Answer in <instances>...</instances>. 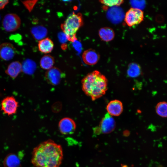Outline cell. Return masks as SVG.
<instances>
[{
	"instance_id": "obj_1",
	"label": "cell",
	"mask_w": 167,
	"mask_h": 167,
	"mask_svg": "<svg viewBox=\"0 0 167 167\" xmlns=\"http://www.w3.org/2000/svg\"><path fill=\"white\" fill-rule=\"evenodd\" d=\"M63 159L62 146L49 139L34 148L31 161L35 167H59Z\"/></svg>"
},
{
	"instance_id": "obj_2",
	"label": "cell",
	"mask_w": 167,
	"mask_h": 167,
	"mask_svg": "<svg viewBox=\"0 0 167 167\" xmlns=\"http://www.w3.org/2000/svg\"><path fill=\"white\" fill-rule=\"evenodd\" d=\"M81 83L83 91L93 101L103 96L107 90V78L97 71L87 74Z\"/></svg>"
},
{
	"instance_id": "obj_3",
	"label": "cell",
	"mask_w": 167,
	"mask_h": 167,
	"mask_svg": "<svg viewBox=\"0 0 167 167\" xmlns=\"http://www.w3.org/2000/svg\"><path fill=\"white\" fill-rule=\"evenodd\" d=\"M83 24L82 15L73 12L61 25L63 32L66 35L68 40L73 42L77 40L76 33Z\"/></svg>"
},
{
	"instance_id": "obj_4",
	"label": "cell",
	"mask_w": 167,
	"mask_h": 167,
	"mask_svg": "<svg viewBox=\"0 0 167 167\" xmlns=\"http://www.w3.org/2000/svg\"><path fill=\"white\" fill-rule=\"evenodd\" d=\"M143 12L141 10L131 8L126 12L125 16V21L127 25L131 27L141 23L143 19Z\"/></svg>"
},
{
	"instance_id": "obj_5",
	"label": "cell",
	"mask_w": 167,
	"mask_h": 167,
	"mask_svg": "<svg viewBox=\"0 0 167 167\" xmlns=\"http://www.w3.org/2000/svg\"><path fill=\"white\" fill-rule=\"evenodd\" d=\"M21 19L17 15L10 13L5 15L3 19L2 25L4 29L8 32L16 31L21 24Z\"/></svg>"
},
{
	"instance_id": "obj_6",
	"label": "cell",
	"mask_w": 167,
	"mask_h": 167,
	"mask_svg": "<svg viewBox=\"0 0 167 167\" xmlns=\"http://www.w3.org/2000/svg\"><path fill=\"white\" fill-rule=\"evenodd\" d=\"M1 109L8 116L15 114L19 106L18 102L13 96H8L4 98L1 102Z\"/></svg>"
},
{
	"instance_id": "obj_7",
	"label": "cell",
	"mask_w": 167,
	"mask_h": 167,
	"mask_svg": "<svg viewBox=\"0 0 167 167\" xmlns=\"http://www.w3.org/2000/svg\"><path fill=\"white\" fill-rule=\"evenodd\" d=\"M58 126L60 133L64 135L73 134L76 129V124L75 121L68 117L62 119L59 122Z\"/></svg>"
},
{
	"instance_id": "obj_8",
	"label": "cell",
	"mask_w": 167,
	"mask_h": 167,
	"mask_svg": "<svg viewBox=\"0 0 167 167\" xmlns=\"http://www.w3.org/2000/svg\"><path fill=\"white\" fill-rule=\"evenodd\" d=\"M64 77V74L59 69L55 67L48 70L45 75L47 81L53 85L58 84Z\"/></svg>"
},
{
	"instance_id": "obj_9",
	"label": "cell",
	"mask_w": 167,
	"mask_h": 167,
	"mask_svg": "<svg viewBox=\"0 0 167 167\" xmlns=\"http://www.w3.org/2000/svg\"><path fill=\"white\" fill-rule=\"evenodd\" d=\"M99 127L101 133L109 134L114 130L116 122L113 117L107 113L102 119Z\"/></svg>"
},
{
	"instance_id": "obj_10",
	"label": "cell",
	"mask_w": 167,
	"mask_h": 167,
	"mask_svg": "<svg viewBox=\"0 0 167 167\" xmlns=\"http://www.w3.org/2000/svg\"><path fill=\"white\" fill-rule=\"evenodd\" d=\"M16 50L11 43L6 42L0 45V58L3 60L9 61L14 56Z\"/></svg>"
},
{
	"instance_id": "obj_11",
	"label": "cell",
	"mask_w": 167,
	"mask_h": 167,
	"mask_svg": "<svg viewBox=\"0 0 167 167\" xmlns=\"http://www.w3.org/2000/svg\"><path fill=\"white\" fill-rule=\"evenodd\" d=\"M108 19L112 23L118 24L124 18L123 10L118 6H114L110 8L107 14Z\"/></svg>"
},
{
	"instance_id": "obj_12",
	"label": "cell",
	"mask_w": 167,
	"mask_h": 167,
	"mask_svg": "<svg viewBox=\"0 0 167 167\" xmlns=\"http://www.w3.org/2000/svg\"><path fill=\"white\" fill-rule=\"evenodd\" d=\"M99 54L95 50L89 49L85 51L82 55L83 60L86 64L93 65L96 64L100 58Z\"/></svg>"
},
{
	"instance_id": "obj_13",
	"label": "cell",
	"mask_w": 167,
	"mask_h": 167,
	"mask_svg": "<svg viewBox=\"0 0 167 167\" xmlns=\"http://www.w3.org/2000/svg\"><path fill=\"white\" fill-rule=\"evenodd\" d=\"M123 106L120 101L115 100L109 102L106 106L108 113L113 116H118L123 111Z\"/></svg>"
},
{
	"instance_id": "obj_14",
	"label": "cell",
	"mask_w": 167,
	"mask_h": 167,
	"mask_svg": "<svg viewBox=\"0 0 167 167\" xmlns=\"http://www.w3.org/2000/svg\"><path fill=\"white\" fill-rule=\"evenodd\" d=\"M22 71V64L18 61H14L9 65L5 72L11 77L14 79L18 76Z\"/></svg>"
},
{
	"instance_id": "obj_15",
	"label": "cell",
	"mask_w": 167,
	"mask_h": 167,
	"mask_svg": "<svg viewBox=\"0 0 167 167\" xmlns=\"http://www.w3.org/2000/svg\"><path fill=\"white\" fill-rule=\"evenodd\" d=\"M54 47L53 41L49 38H46L39 41L38 48L39 51L44 54L50 53Z\"/></svg>"
},
{
	"instance_id": "obj_16",
	"label": "cell",
	"mask_w": 167,
	"mask_h": 167,
	"mask_svg": "<svg viewBox=\"0 0 167 167\" xmlns=\"http://www.w3.org/2000/svg\"><path fill=\"white\" fill-rule=\"evenodd\" d=\"M99 35L102 40L108 42L111 41L113 39L115 34L113 30L111 28L104 27L99 30Z\"/></svg>"
},
{
	"instance_id": "obj_17",
	"label": "cell",
	"mask_w": 167,
	"mask_h": 167,
	"mask_svg": "<svg viewBox=\"0 0 167 167\" xmlns=\"http://www.w3.org/2000/svg\"><path fill=\"white\" fill-rule=\"evenodd\" d=\"M31 32L35 39L41 40L46 36L47 31L45 27L41 26H37L32 28Z\"/></svg>"
},
{
	"instance_id": "obj_18",
	"label": "cell",
	"mask_w": 167,
	"mask_h": 167,
	"mask_svg": "<svg viewBox=\"0 0 167 167\" xmlns=\"http://www.w3.org/2000/svg\"><path fill=\"white\" fill-rule=\"evenodd\" d=\"M54 63V58L50 55H44L41 59L40 65L43 69L49 70L53 67Z\"/></svg>"
},
{
	"instance_id": "obj_19",
	"label": "cell",
	"mask_w": 167,
	"mask_h": 167,
	"mask_svg": "<svg viewBox=\"0 0 167 167\" xmlns=\"http://www.w3.org/2000/svg\"><path fill=\"white\" fill-rule=\"evenodd\" d=\"M22 71L28 74L33 73L36 67L35 63L30 59H27L24 60L22 64Z\"/></svg>"
},
{
	"instance_id": "obj_20",
	"label": "cell",
	"mask_w": 167,
	"mask_h": 167,
	"mask_svg": "<svg viewBox=\"0 0 167 167\" xmlns=\"http://www.w3.org/2000/svg\"><path fill=\"white\" fill-rule=\"evenodd\" d=\"M127 72L129 77L132 78L137 77L141 74L140 67L137 63H132L129 65Z\"/></svg>"
},
{
	"instance_id": "obj_21",
	"label": "cell",
	"mask_w": 167,
	"mask_h": 167,
	"mask_svg": "<svg viewBox=\"0 0 167 167\" xmlns=\"http://www.w3.org/2000/svg\"><path fill=\"white\" fill-rule=\"evenodd\" d=\"M19 163V159L16 156L13 154L7 156L4 161L5 167H18Z\"/></svg>"
},
{
	"instance_id": "obj_22",
	"label": "cell",
	"mask_w": 167,
	"mask_h": 167,
	"mask_svg": "<svg viewBox=\"0 0 167 167\" xmlns=\"http://www.w3.org/2000/svg\"><path fill=\"white\" fill-rule=\"evenodd\" d=\"M157 114L162 118H167V102L163 101L157 104L156 106Z\"/></svg>"
},
{
	"instance_id": "obj_23",
	"label": "cell",
	"mask_w": 167,
	"mask_h": 167,
	"mask_svg": "<svg viewBox=\"0 0 167 167\" xmlns=\"http://www.w3.org/2000/svg\"><path fill=\"white\" fill-rule=\"evenodd\" d=\"M101 3L109 6H118L122 3L123 0H101Z\"/></svg>"
},
{
	"instance_id": "obj_24",
	"label": "cell",
	"mask_w": 167,
	"mask_h": 167,
	"mask_svg": "<svg viewBox=\"0 0 167 167\" xmlns=\"http://www.w3.org/2000/svg\"><path fill=\"white\" fill-rule=\"evenodd\" d=\"M37 2V0H28L22 2L25 7L30 12L32 11Z\"/></svg>"
},
{
	"instance_id": "obj_25",
	"label": "cell",
	"mask_w": 167,
	"mask_h": 167,
	"mask_svg": "<svg viewBox=\"0 0 167 167\" xmlns=\"http://www.w3.org/2000/svg\"><path fill=\"white\" fill-rule=\"evenodd\" d=\"M58 38L60 41L64 44L65 42L68 40L66 35L63 32L59 33L58 34Z\"/></svg>"
},
{
	"instance_id": "obj_26",
	"label": "cell",
	"mask_w": 167,
	"mask_h": 167,
	"mask_svg": "<svg viewBox=\"0 0 167 167\" xmlns=\"http://www.w3.org/2000/svg\"><path fill=\"white\" fill-rule=\"evenodd\" d=\"M9 2L8 0H0V10L3 9Z\"/></svg>"
},
{
	"instance_id": "obj_27",
	"label": "cell",
	"mask_w": 167,
	"mask_h": 167,
	"mask_svg": "<svg viewBox=\"0 0 167 167\" xmlns=\"http://www.w3.org/2000/svg\"><path fill=\"white\" fill-rule=\"evenodd\" d=\"M77 40L75 41V43L74 42V46L75 48L78 51H79L81 50V45L80 43L79 42H76Z\"/></svg>"
},
{
	"instance_id": "obj_28",
	"label": "cell",
	"mask_w": 167,
	"mask_h": 167,
	"mask_svg": "<svg viewBox=\"0 0 167 167\" xmlns=\"http://www.w3.org/2000/svg\"></svg>"
}]
</instances>
